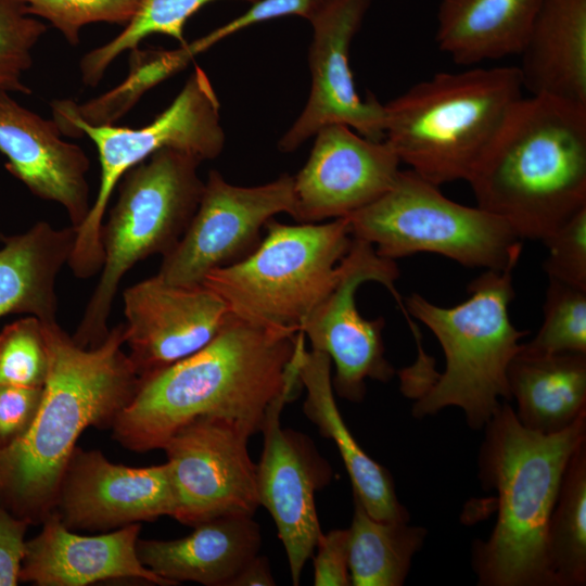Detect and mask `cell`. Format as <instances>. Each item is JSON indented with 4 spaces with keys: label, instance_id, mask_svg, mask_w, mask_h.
Wrapping results in <instances>:
<instances>
[{
    "label": "cell",
    "instance_id": "cell-4",
    "mask_svg": "<svg viewBox=\"0 0 586 586\" xmlns=\"http://www.w3.org/2000/svg\"><path fill=\"white\" fill-rule=\"evenodd\" d=\"M480 479L497 492V521L476 540L472 565L482 586H553L546 534L566 466L586 441V413L561 432L524 428L501 403L484 426Z\"/></svg>",
    "mask_w": 586,
    "mask_h": 586
},
{
    "label": "cell",
    "instance_id": "cell-18",
    "mask_svg": "<svg viewBox=\"0 0 586 586\" xmlns=\"http://www.w3.org/2000/svg\"><path fill=\"white\" fill-rule=\"evenodd\" d=\"M315 137L306 164L293 177L295 220L347 217L394 184L402 163L384 140L343 124L327 125Z\"/></svg>",
    "mask_w": 586,
    "mask_h": 586
},
{
    "label": "cell",
    "instance_id": "cell-39",
    "mask_svg": "<svg viewBox=\"0 0 586 586\" xmlns=\"http://www.w3.org/2000/svg\"><path fill=\"white\" fill-rule=\"evenodd\" d=\"M273 585L276 581L272 577L268 558L258 555L253 557L229 583V586Z\"/></svg>",
    "mask_w": 586,
    "mask_h": 586
},
{
    "label": "cell",
    "instance_id": "cell-34",
    "mask_svg": "<svg viewBox=\"0 0 586 586\" xmlns=\"http://www.w3.org/2000/svg\"><path fill=\"white\" fill-rule=\"evenodd\" d=\"M31 15L49 22L76 46L82 27L93 23L125 26L140 0H23Z\"/></svg>",
    "mask_w": 586,
    "mask_h": 586
},
{
    "label": "cell",
    "instance_id": "cell-27",
    "mask_svg": "<svg viewBox=\"0 0 586 586\" xmlns=\"http://www.w3.org/2000/svg\"><path fill=\"white\" fill-rule=\"evenodd\" d=\"M425 536L424 527L372 518L354 497V514L348 527L351 585H403Z\"/></svg>",
    "mask_w": 586,
    "mask_h": 586
},
{
    "label": "cell",
    "instance_id": "cell-11",
    "mask_svg": "<svg viewBox=\"0 0 586 586\" xmlns=\"http://www.w3.org/2000/svg\"><path fill=\"white\" fill-rule=\"evenodd\" d=\"M341 265L336 285L310 313L300 332L307 335L311 349L327 354L334 362L332 386L336 394L359 403L366 395L367 379L388 382L395 370L384 356L385 321L382 317H362L356 306V292L365 282H379L402 308L395 289L399 269L394 259L380 256L371 243L356 238Z\"/></svg>",
    "mask_w": 586,
    "mask_h": 586
},
{
    "label": "cell",
    "instance_id": "cell-23",
    "mask_svg": "<svg viewBox=\"0 0 586 586\" xmlns=\"http://www.w3.org/2000/svg\"><path fill=\"white\" fill-rule=\"evenodd\" d=\"M520 55L531 94L586 104V0H543Z\"/></svg>",
    "mask_w": 586,
    "mask_h": 586
},
{
    "label": "cell",
    "instance_id": "cell-2",
    "mask_svg": "<svg viewBox=\"0 0 586 586\" xmlns=\"http://www.w3.org/2000/svg\"><path fill=\"white\" fill-rule=\"evenodd\" d=\"M43 331L48 372L38 412L28 432L0 450V505L30 524L53 512L80 434L112 429L140 383L123 348V323L94 347L76 344L58 321L43 322Z\"/></svg>",
    "mask_w": 586,
    "mask_h": 586
},
{
    "label": "cell",
    "instance_id": "cell-36",
    "mask_svg": "<svg viewBox=\"0 0 586 586\" xmlns=\"http://www.w3.org/2000/svg\"><path fill=\"white\" fill-rule=\"evenodd\" d=\"M43 387L0 384V450L18 442L38 412Z\"/></svg>",
    "mask_w": 586,
    "mask_h": 586
},
{
    "label": "cell",
    "instance_id": "cell-24",
    "mask_svg": "<svg viewBox=\"0 0 586 586\" xmlns=\"http://www.w3.org/2000/svg\"><path fill=\"white\" fill-rule=\"evenodd\" d=\"M76 239L71 225L55 229L38 221L25 232L3 238L0 247V317L26 314L58 321L56 279Z\"/></svg>",
    "mask_w": 586,
    "mask_h": 586
},
{
    "label": "cell",
    "instance_id": "cell-29",
    "mask_svg": "<svg viewBox=\"0 0 586 586\" xmlns=\"http://www.w3.org/2000/svg\"><path fill=\"white\" fill-rule=\"evenodd\" d=\"M217 0H140L124 29L106 43L87 52L80 60L82 82L94 87L111 64L124 52L139 48L146 37L166 35L184 44L188 20L204 5ZM253 3L257 0H244Z\"/></svg>",
    "mask_w": 586,
    "mask_h": 586
},
{
    "label": "cell",
    "instance_id": "cell-22",
    "mask_svg": "<svg viewBox=\"0 0 586 586\" xmlns=\"http://www.w3.org/2000/svg\"><path fill=\"white\" fill-rule=\"evenodd\" d=\"M298 378L306 388L303 411L320 434L336 445L353 485V497L374 519L409 522V512L397 499L390 471L366 454L343 420L334 398L330 357L304 349Z\"/></svg>",
    "mask_w": 586,
    "mask_h": 586
},
{
    "label": "cell",
    "instance_id": "cell-5",
    "mask_svg": "<svg viewBox=\"0 0 586 586\" xmlns=\"http://www.w3.org/2000/svg\"><path fill=\"white\" fill-rule=\"evenodd\" d=\"M523 90L518 66L437 73L384 104V141L437 187L467 181Z\"/></svg>",
    "mask_w": 586,
    "mask_h": 586
},
{
    "label": "cell",
    "instance_id": "cell-26",
    "mask_svg": "<svg viewBox=\"0 0 586 586\" xmlns=\"http://www.w3.org/2000/svg\"><path fill=\"white\" fill-rule=\"evenodd\" d=\"M543 0H441L435 41L471 66L522 52Z\"/></svg>",
    "mask_w": 586,
    "mask_h": 586
},
{
    "label": "cell",
    "instance_id": "cell-25",
    "mask_svg": "<svg viewBox=\"0 0 586 586\" xmlns=\"http://www.w3.org/2000/svg\"><path fill=\"white\" fill-rule=\"evenodd\" d=\"M520 423L534 432L563 431L586 413V353H531L523 348L507 371Z\"/></svg>",
    "mask_w": 586,
    "mask_h": 586
},
{
    "label": "cell",
    "instance_id": "cell-12",
    "mask_svg": "<svg viewBox=\"0 0 586 586\" xmlns=\"http://www.w3.org/2000/svg\"><path fill=\"white\" fill-rule=\"evenodd\" d=\"M251 436L235 421L201 416L168 438L162 449L175 491L174 519L194 527L222 517H253L259 501Z\"/></svg>",
    "mask_w": 586,
    "mask_h": 586
},
{
    "label": "cell",
    "instance_id": "cell-15",
    "mask_svg": "<svg viewBox=\"0 0 586 586\" xmlns=\"http://www.w3.org/2000/svg\"><path fill=\"white\" fill-rule=\"evenodd\" d=\"M294 395L285 392L267 408L260 429L264 447L256 464V483L259 506L273 519L292 582L298 585L322 534L315 493L330 482L332 470L308 437L281 426L283 407Z\"/></svg>",
    "mask_w": 586,
    "mask_h": 586
},
{
    "label": "cell",
    "instance_id": "cell-7",
    "mask_svg": "<svg viewBox=\"0 0 586 586\" xmlns=\"http://www.w3.org/2000/svg\"><path fill=\"white\" fill-rule=\"evenodd\" d=\"M202 162L169 148L127 170L118 196L101 228L104 254L99 281L72 335L94 347L109 334L112 305L124 276L139 262L170 253L190 225L201 200Z\"/></svg>",
    "mask_w": 586,
    "mask_h": 586
},
{
    "label": "cell",
    "instance_id": "cell-21",
    "mask_svg": "<svg viewBox=\"0 0 586 586\" xmlns=\"http://www.w3.org/2000/svg\"><path fill=\"white\" fill-rule=\"evenodd\" d=\"M193 528L190 535L177 539L139 538L137 553L141 563L173 586L181 582L229 586L258 555L262 536L253 517H222Z\"/></svg>",
    "mask_w": 586,
    "mask_h": 586
},
{
    "label": "cell",
    "instance_id": "cell-17",
    "mask_svg": "<svg viewBox=\"0 0 586 586\" xmlns=\"http://www.w3.org/2000/svg\"><path fill=\"white\" fill-rule=\"evenodd\" d=\"M175 491L167 462L128 467L101 450L75 447L61 479L54 512L74 532H110L173 517Z\"/></svg>",
    "mask_w": 586,
    "mask_h": 586
},
{
    "label": "cell",
    "instance_id": "cell-20",
    "mask_svg": "<svg viewBox=\"0 0 586 586\" xmlns=\"http://www.w3.org/2000/svg\"><path fill=\"white\" fill-rule=\"evenodd\" d=\"M41 524L40 533L26 542L20 582L37 586H87L136 578L173 586L141 563L137 553L141 523L87 536L67 528L53 511Z\"/></svg>",
    "mask_w": 586,
    "mask_h": 586
},
{
    "label": "cell",
    "instance_id": "cell-38",
    "mask_svg": "<svg viewBox=\"0 0 586 586\" xmlns=\"http://www.w3.org/2000/svg\"><path fill=\"white\" fill-rule=\"evenodd\" d=\"M29 525L0 505V586H16L20 582Z\"/></svg>",
    "mask_w": 586,
    "mask_h": 586
},
{
    "label": "cell",
    "instance_id": "cell-19",
    "mask_svg": "<svg viewBox=\"0 0 586 586\" xmlns=\"http://www.w3.org/2000/svg\"><path fill=\"white\" fill-rule=\"evenodd\" d=\"M53 119L18 104L0 89V152L5 168L36 196L60 204L77 228L90 211L85 151L65 141Z\"/></svg>",
    "mask_w": 586,
    "mask_h": 586
},
{
    "label": "cell",
    "instance_id": "cell-13",
    "mask_svg": "<svg viewBox=\"0 0 586 586\" xmlns=\"http://www.w3.org/2000/svg\"><path fill=\"white\" fill-rule=\"evenodd\" d=\"M293 177L284 174L260 186L240 187L215 169L208 173L198 209L156 273L179 285L203 284L205 276L253 252L266 224L279 213L292 216Z\"/></svg>",
    "mask_w": 586,
    "mask_h": 586
},
{
    "label": "cell",
    "instance_id": "cell-35",
    "mask_svg": "<svg viewBox=\"0 0 586 586\" xmlns=\"http://www.w3.org/2000/svg\"><path fill=\"white\" fill-rule=\"evenodd\" d=\"M548 250L543 264L548 279L586 290V207L542 240Z\"/></svg>",
    "mask_w": 586,
    "mask_h": 586
},
{
    "label": "cell",
    "instance_id": "cell-3",
    "mask_svg": "<svg viewBox=\"0 0 586 586\" xmlns=\"http://www.w3.org/2000/svg\"><path fill=\"white\" fill-rule=\"evenodd\" d=\"M467 182L476 206L542 241L586 207V104L521 97Z\"/></svg>",
    "mask_w": 586,
    "mask_h": 586
},
{
    "label": "cell",
    "instance_id": "cell-14",
    "mask_svg": "<svg viewBox=\"0 0 586 586\" xmlns=\"http://www.w3.org/2000/svg\"><path fill=\"white\" fill-rule=\"evenodd\" d=\"M371 0H322L308 20L311 86L306 105L281 137V152L295 151L319 129L343 124L375 141L384 140V104L372 94L361 98L349 66L351 43Z\"/></svg>",
    "mask_w": 586,
    "mask_h": 586
},
{
    "label": "cell",
    "instance_id": "cell-31",
    "mask_svg": "<svg viewBox=\"0 0 586 586\" xmlns=\"http://www.w3.org/2000/svg\"><path fill=\"white\" fill-rule=\"evenodd\" d=\"M47 372L43 322L27 316L7 324L0 332V384L43 387Z\"/></svg>",
    "mask_w": 586,
    "mask_h": 586
},
{
    "label": "cell",
    "instance_id": "cell-10",
    "mask_svg": "<svg viewBox=\"0 0 586 586\" xmlns=\"http://www.w3.org/2000/svg\"><path fill=\"white\" fill-rule=\"evenodd\" d=\"M348 217L353 238L385 258L435 253L468 268L518 264L522 241L502 218L445 196L411 169L400 170L380 198Z\"/></svg>",
    "mask_w": 586,
    "mask_h": 586
},
{
    "label": "cell",
    "instance_id": "cell-6",
    "mask_svg": "<svg viewBox=\"0 0 586 586\" xmlns=\"http://www.w3.org/2000/svg\"><path fill=\"white\" fill-rule=\"evenodd\" d=\"M515 266L485 270L469 283V297L453 307L437 306L418 293L406 300L408 315L433 332L446 360L444 372L417 397L415 418L454 406L463 410L469 428L480 430L501 398L511 399L507 371L527 333L509 318Z\"/></svg>",
    "mask_w": 586,
    "mask_h": 586
},
{
    "label": "cell",
    "instance_id": "cell-1",
    "mask_svg": "<svg viewBox=\"0 0 586 586\" xmlns=\"http://www.w3.org/2000/svg\"><path fill=\"white\" fill-rule=\"evenodd\" d=\"M305 335L264 327L231 314L204 347L140 380L112 431L123 447L162 449L189 421L211 416L229 419L251 435L260 432L269 405L296 393Z\"/></svg>",
    "mask_w": 586,
    "mask_h": 586
},
{
    "label": "cell",
    "instance_id": "cell-16",
    "mask_svg": "<svg viewBox=\"0 0 586 586\" xmlns=\"http://www.w3.org/2000/svg\"><path fill=\"white\" fill-rule=\"evenodd\" d=\"M123 304L127 355L140 380L204 347L231 316L206 285L173 284L157 275L127 288Z\"/></svg>",
    "mask_w": 586,
    "mask_h": 586
},
{
    "label": "cell",
    "instance_id": "cell-33",
    "mask_svg": "<svg viewBox=\"0 0 586 586\" xmlns=\"http://www.w3.org/2000/svg\"><path fill=\"white\" fill-rule=\"evenodd\" d=\"M47 26L23 0H0V89L29 93L22 77L33 64V50Z\"/></svg>",
    "mask_w": 586,
    "mask_h": 586
},
{
    "label": "cell",
    "instance_id": "cell-9",
    "mask_svg": "<svg viewBox=\"0 0 586 586\" xmlns=\"http://www.w3.org/2000/svg\"><path fill=\"white\" fill-rule=\"evenodd\" d=\"M51 109L52 119L63 136H86L94 143L101 167L98 193L86 219L75 228V245L67 263L79 279L101 271L102 224L111 196L127 170L165 148L203 162L217 157L225 146L220 104L207 74L200 66L194 67L173 102L150 124L139 128L89 124L72 112L67 100H54Z\"/></svg>",
    "mask_w": 586,
    "mask_h": 586
},
{
    "label": "cell",
    "instance_id": "cell-37",
    "mask_svg": "<svg viewBox=\"0 0 586 586\" xmlns=\"http://www.w3.org/2000/svg\"><path fill=\"white\" fill-rule=\"evenodd\" d=\"M314 558L315 586H348V528L332 530L318 538Z\"/></svg>",
    "mask_w": 586,
    "mask_h": 586
},
{
    "label": "cell",
    "instance_id": "cell-32",
    "mask_svg": "<svg viewBox=\"0 0 586 586\" xmlns=\"http://www.w3.org/2000/svg\"><path fill=\"white\" fill-rule=\"evenodd\" d=\"M322 0H257L241 15L176 50H153V62L166 79L182 69L196 54L249 26L272 18L297 15L309 20Z\"/></svg>",
    "mask_w": 586,
    "mask_h": 586
},
{
    "label": "cell",
    "instance_id": "cell-30",
    "mask_svg": "<svg viewBox=\"0 0 586 586\" xmlns=\"http://www.w3.org/2000/svg\"><path fill=\"white\" fill-rule=\"evenodd\" d=\"M544 320L523 348L531 353H586V290L548 279Z\"/></svg>",
    "mask_w": 586,
    "mask_h": 586
},
{
    "label": "cell",
    "instance_id": "cell-28",
    "mask_svg": "<svg viewBox=\"0 0 586 586\" xmlns=\"http://www.w3.org/2000/svg\"><path fill=\"white\" fill-rule=\"evenodd\" d=\"M553 586L586 584V441L572 455L546 534Z\"/></svg>",
    "mask_w": 586,
    "mask_h": 586
},
{
    "label": "cell",
    "instance_id": "cell-8",
    "mask_svg": "<svg viewBox=\"0 0 586 586\" xmlns=\"http://www.w3.org/2000/svg\"><path fill=\"white\" fill-rule=\"evenodd\" d=\"M264 229L267 234L253 252L209 271L203 284L241 319L300 332L341 277L353 241L348 217L300 225L271 218Z\"/></svg>",
    "mask_w": 586,
    "mask_h": 586
}]
</instances>
